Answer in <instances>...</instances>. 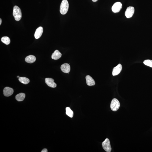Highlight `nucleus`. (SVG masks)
Masks as SVG:
<instances>
[{
    "label": "nucleus",
    "mask_w": 152,
    "mask_h": 152,
    "mask_svg": "<svg viewBox=\"0 0 152 152\" xmlns=\"http://www.w3.org/2000/svg\"><path fill=\"white\" fill-rule=\"evenodd\" d=\"M122 66L121 64H119L118 65L114 67L112 71V75L115 76L118 75L121 72L122 70Z\"/></svg>",
    "instance_id": "6e6552de"
},
{
    "label": "nucleus",
    "mask_w": 152,
    "mask_h": 152,
    "mask_svg": "<svg viewBox=\"0 0 152 152\" xmlns=\"http://www.w3.org/2000/svg\"><path fill=\"white\" fill-rule=\"evenodd\" d=\"M143 63L146 65L152 68V60H146L144 61Z\"/></svg>",
    "instance_id": "6ab92c4d"
},
{
    "label": "nucleus",
    "mask_w": 152,
    "mask_h": 152,
    "mask_svg": "<svg viewBox=\"0 0 152 152\" xmlns=\"http://www.w3.org/2000/svg\"><path fill=\"white\" fill-rule=\"evenodd\" d=\"M13 15L16 21H19L22 18L21 11L18 6H15L14 7Z\"/></svg>",
    "instance_id": "f03ea898"
},
{
    "label": "nucleus",
    "mask_w": 152,
    "mask_h": 152,
    "mask_svg": "<svg viewBox=\"0 0 152 152\" xmlns=\"http://www.w3.org/2000/svg\"><path fill=\"white\" fill-rule=\"evenodd\" d=\"M43 32V28L42 27L38 28L35 31L34 34V37L36 39H39L42 36Z\"/></svg>",
    "instance_id": "9b49d317"
},
{
    "label": "nucleus",
    "mask_w": 152,
    "mask_h": 152,
    "mask_svg": "<svg viewBox=\"0 0 152 152\" xmlns=\"http://www.w3.org/2000/svg\"><path fill=\"white\" fill-rule=\"evenodd\" d=\"M120 103L119 101L116 98L112 100L110 104V108L113 111H116L119 109Z\"/></svg>",
    "instance_id": "7ed1b4c3"
},
{
    "label": "nucleus",
    "mask_w": 152,
    "mask_h": 152,
    "mask_svg": "<svg viewBox=\"0 0 152 152\" xmlns=\"http://www.w3.org/2000/svg\"><path fill=\"white\" fill-rule=\"evenodd\" d=\"M103 148L107 152H111L112 148L110 144V142L109 139L107 138L102 143Z\"/></svg>",
    "instance_id": "20e7f679"
},
{
    "label": "nucleus",
    "mask_w": 152,
    "mask_h": 152,
    "mask_svg": "<svg viewBox=\"0 0 152 152\" xmlns=\"http://www.w3.org/2000/svg\"><path fill=\"white\" fill-rule=\"evenodd\" d=\"M66 114L68 116L72 118L73 116L74 112L71 110L70 108L67 107L66 108Z\"/></svg>",
    "instance_id": "f3484780"
},
{
    "label": "nucleus",
    "mask_w": 152,
    "mask_h": 152,
    "mask_svg": "<svg viewBox=\"0 0 152 152\" xmlns=\"http://www.w3.org/2000/svg\"><path fill=\"white\" fill-rule=\"evenodd\" d=\"M1 40L3 43L6 45H9L10 43V39L7 36H4L1 38Z\"/></svg>",
    "instance_id": "a211bd4d"
},
{
    "label": "nucleus",
    "mask_w": 152,
    "mask_h": 152,
    "mask_svg": "<svg viewBox=\"0 0 152 152\" xmlns=\"http://www.w3.org/2000/svg\"><path fill=\"white\" fill-rule=\"evenodd\" d=\"M61 71L65 73H69L71 70L70 66L68 63H64L61 65Z\"/></svg>",
    "instance_id": "9d476101"
},
{
    "label": "nucleus",
    "mask_w": 152,
    "mask_h": 152,
    "mask_svg": "<svg viewBox=\"0 0 152 152\" xmlns=\"http://www.w3.org/2000/svg\"><path fill=\"white\" fill-rule=\"evenodd\" d=\"M19 80L21 83L24 84H27L30 82L29 79L25 77H20L19 78Z\"/></svg>",
    "instance_id": "dca6fc26"
},
{
    "label": "nucleus",
    "mask_w": 152,
    "mask_h": 152,
    "mask_svg": "<svg viewBox=\"0 0 152 152\" xmlns=\"http://www.w3.org/2000/svg\"><path fill=\"white\" fill-rule=\"evenodd\" d=\"M87 84L89 86H94L95 84V82L92 77L89 75H87L86 77Z\"/></svg>",
    "instance_id": "f8f14e48"
},
{
    "label": "nucleus",
    "mask_w": 152,
    "mask_h": 152,
    "mask_svg": "<svg viewBox=\"0 0 152 152\" xmlns=\"http://www.w3.org/2000/svg\"><path fill=\"white\" fill-rule=\"evenodd\" d=\"M25 95L23 93H20L16 96V99L18 101H21L24 100Z\"/></svg>",
    "instance_id": "2eb2a0df"
},
{
    "label": "nucleus",
    "mask_w": 152,
    "mask_h": 152,
    "mask_svg": "<svg viewBox=\"0 0 152 152\" xmlns=\"http://www.w3.org/2000/svg\"><path fill=\"white\" fill-rule=\"evenodd\" d=\"M45 82L48 86L54 88L56 87L57 86L56 84L54 82V80L52 78H45Z\"/></svg>",
    "instance_id": "0eeeda50"
},
{
    "label": "nucleus",
    "mask_w": 152,
    "mask_h": 152,
    "mask_svg": "<svg viewBox=\"0 0 152 152\" xmlns=\"http://www.w3.org/2000/svg\"><path fill=\"white\" fill-rule=\"evenodd\" d=\"M134 8L133 7H129L127 8L125 15L127 18H130L132 17L134 15Z\"/></svg>",
    "instance_id": "423d86ee"
},
{
    "label": "nucleus",
    "mask_w": 152,
    "mask_h": 152,
    "mask_svg": "<svg viewBox=\"0 0 152 152\" xmlns=\"http://www.w3.org/2000/svg\"><path fill=\"white\" fill-rule=\"evenodd\" d=\"M36 57L33 55H30L28 56L25 58V61L27 63H32L36 61Z\"/></svg>",
    "instance_id": "4468645a"
},
{
    "label": "nucleus",
    "mask_w": 152,
    "mask_h": 152,
    "mask_svg": "<svg viewBox=\"0 0 152 152\" xmlns=\"http://www.w3.org/2000/svg\"><path fill=\"white\" fill-rule=\"evenodd\" d=\"M2 23V20L1 18L0 19V25H1Z\"/></svg>",
    "instance_id": "412c9836"
},
{
    "label": "nucleus",
    "mask_w": 152,
    "mask_h": 152,
    "mask_svg": "<svg viewBox=\"0 0 152 152\" xmlns=\"http://www.w3.org/2000/svg\"><path fill=\"white\" fill-rule=\"evenodd\" d=\"M69 4L67 0H63L60 8V12L62 15H65L68 11Z\"/></svg>",
    "instance_id": "f257e3e1"
},
{
    "label": "nucleus",
    "mask_w": 152,
    "mask_h": 152,
    "mask_svg": "<svg viewBox=\"0 0 152 152\" xmlns=\"http://www.w3.org/2000/svg\"><path fill=\"white\" fill-rule=\"evenodd\" d=\"M122 5L121 2H118L115 3L112 7V11L114 13L119 12L122 8Z\"/></svg>",
    "instance_id": "39448f33"
},
{
    "label": "nucleus",
    "mask_w": 152,
    "mask_h": 152,
    "mask_svg": "<svg viewBox=\"0 0 152 152\" xmlns=\"http://www.w3.org/2000/svg\"><path fill=\"white\" fill-rule=\"evenodd\" d=\"M62 56L61 54L58 50H55L52 54L51 58L52 59L54 60H58Z\"/></svg>",
    "instance_id": "ddd939ff"
},
{
    "label": "nucleus",
    "mask_w": 152,
    "mask_h": 152,
    "mask_svg": "<svg viewBox=\"0 0 152 152\" xmlns=\"http://www.w3.org/2000/svg\"><path fill=\"white\" fill-rule=\"evenodd\" d=\"M93 2H96L98 0H92Z\"/></svg>",
    "instance_id": "4be33fe9"
},
{
    "label": "nucleus",
    "mask_w": 152,
    "mask_h": 152,
    "mask_svg": "<svg viewBox=\"0 0 152 152\" xmlns=\"http://www.w3.org/2000/svg\"><path fill=\"white\" fill-rule=\"evenodd\" d=\"M17 77H18V78H19V77H20L19 76H17Z\"/></svg>",
    "instance_id": "5701e85b"
},
{
    "label": "nucleus",
    "mask_w": 152,
    "mask_h": 152,
    "mask_svg": "<svg viewBox=\"0 0 152 152\" xmlns=\"http://www.w3.org/2000/svg\"><path fill=\"white\" fill-rule=\"evenodd\" d=\"M48 152L47 151V149H44L41 152Z\"/></svg>",
    "instance_id": "aec40b11"
},
{
    "label": "nucleus",
    "mask_w": 152,
    "mask_h": 152,
    "mask_svg": "<svg viewBox=\"0 0 152 152\" xmlns=\"http://www.w3.org/2000/svg\"><path fill=\"white\" fill-rule=\"evenodd\" d=\"M3 92L4 96L9 97L12 95L13 94L14 90L11 88L7 87L4 88Z\"/></svg>",
    "instance_id": "1a4fd4ad"
}]
</instances>
